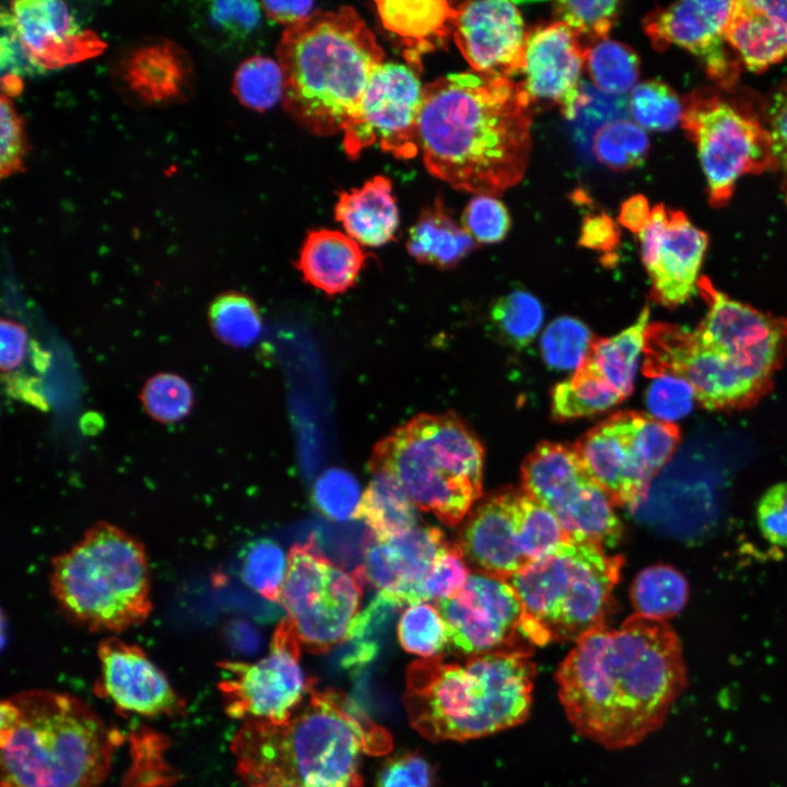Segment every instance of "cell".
Returning a JSON list of instances; mask_svg holds the SVG:
<instances>
[{
    "mask_svg": "<svg viewBox=\"0 0 787 787\" xmlns=\"http://www.w3.org/2000/svg\"><path fill=\"white\" fill-rule=\"evenodd\" d=\"M576 732L609 750L633 747L665 723L688 685L680 639L665 621L635 613L619 630L576 641L555 673Z\"/></svg>",
    "mask_w": 787,
    "mask_h": 787,
    "instance_id": "obj_1",
    "label": "cell"
},
{
    "mask_svg": "<svg viewBox=\"0 0 787 787\" xmlns=\"http://www.w3.org/2000/svg\"><path fill=\"white\" fill-rule=\"evenodd\" d=\"M520 82L474 72L423 86L418 143L426 169L461 191L497 196L524 177L531 106Z\"/></svg>",
    "mask_w": 787,
    "mask_h": 787,
    "instance_id": "obj_2",
    "label": "cell"
},
{
    "mask_svg": "<svg viewBox=\"0 0 787 787\" xmlns=\"http://www.w3.org/2000/svg\"><path fill=\"white\" fill-rule=\"evenodd\" d=\"M231 749L244 787H362V752L392 749L390 733L346 694L312 690L282 724L246 720Z\"/></svg>",
    "mask_w": 787,
    "mask_h": 787,
    "instance_id": "obj_3",
    "label": "cell"
},
{
    "mask_svg": "<svg viewBox=\"0 0 787 787\" xmlns=\"http://www.w3.org/2000/svg\"><path fill=\"white\" fill-rule=\"evenodd\" d=\"M524 647L469 657L465 665L441 656L413 661L403 705L411 726L430 741H467L524 723L537 674Z\"/></svg>",
    "mask_w": 787,
    "mask_h": 787,
    "instance_id": "obj_4",
    "label": "cell"
},
{
    "mask_svg": "<svg viewBox=\"0 0 787 787\" xmlns=\"http://www.w3.org/2000/svg\"><path fill=\"white\" fill-rule=\"evenodd\" d=\"M1 787H102L121 736L87 704L46 690L0 707Z\"/></svg>",
    "mask_w": 787,
    "mask_h": 787,
    "instance_id": "obj_5",
    "label": "cell"
},
{
    "mask_svg": "<svg viewBox=\"0 0 787 787\" xmlns=\"http://www.w3.org/2000/svg\"><path fill=\"white\" fill-rule=\"evenodd\" d=\"M277 56L285 111L306 131L327 137L343 130L385 51L356 11L341 7L287 26Z\"/></svg>",
    "mask_w": 787,
    "mask_h": 787,
    "instance_id": "obj_6",
    "label": "cell"
},
{
    "mask_svg": "<svg viewBox=\"0 0 787 787\" xmlns=\"http://www.w3.org/2000/svg\"><path fill=\"white\" fill-rule=\"evenodd\" d=\"M49 585L62 615L92 633L139 626L153 610L143 543L107 521L91 526L52 559Z\"/></svg>",
    "mask_w": 787,
    "mask_h": 787,
    "instance_id": "obj_7",
    "label": "cell"
},
{
    "mask_svg": "<svg viewBox=\"0 0 787 787\" xmlns=\"http://www.w3.org/2000/svg\"><path fill=\"white\" fill-rule=\"evenodd\" d=\"M483 459L480 441L455 412L421 413L376 444L368 469L390 473L419 509L455 526L482 495Z\"/></svg>",
    "mask_w": 787,
    "mask_h": 787,
    "instance_id": "obj_8",
    "label": "cell"
},
{
    "mask_svg": "<svg viewBox=\"0 0 787 787\" xmlns=\"http://www.w3.org/2000/svg\"><path fill=\"white\" fill-rule=\"evenodd\" d=\"M623 563L598 543L568 539L525 566L507 579L521 603L520 634L542 646L606 626Z\"/></svg>",
    "mask_w": 787,
    "mask_h": 787,
    "instance_id": "obj_9",
    "label": "cell"
},
{
    "mask_svg": "<svg viewBox=\"0 0 787 787\" xmlns=\"http://www.w3.org/2000/svg\"><path fill=\"white\" fill-rule=\"evenodd\" d=\"M680 442L673 423L649 414L619 411L587 431L574 444L595 480L614 506L634 513Z\"/></svg>",
    "mask_w": 787,
    "mask_h": 787,
    "instance_id": "obj_10",
    "label": "cell"
},
{
    "mask_svg": "<svg viewBox=\"0 0 787 787\" xmlns=\"http://www.w3.org/2000/svg\"><path fill=\"white\" fill-rule=\"evenodd\" d=\"M467 516L459 542L465 557L479 572L506 580L568 538L556 517L521 488L480 498Z\"/></svg>",
    "mask_w": 787,
    "mask_h": 787,
    "instance_id": "obj_11",
    "label": "cell"
},
{
    "mask_svg": "<svg viewBox=\"0 0 787 787\" xmlns=\"http://www.w3.org/2000/svg\"><path fill=\"white\" fill-rule=\"evenodd\" d=\"M682 101L681 125L696 145L708 201L724 207L739 178L773 168L770 132L754 114L714 90H694Z\"/></svg>",
    "mask_w": 787,
    "mask_h": 787,
    "instance_id": "obj_12",
    "label": "cell"
},
{
    "mask_svg": "<svg viewBox=\"0 0 787 787\" xmlns=\"http://www.w3.org/2000/svg\"><path fill=\"white\" fill-rule=\"evenodd\" d=\"M365 583L361 567L350 573L334 565L314 536L294 544L279 602L301 646L322 654L351 641Z\"/></svg>",
    "mask_w": 787,
    "mask_h": 787,
    "instance_id": "obj_13",
    "label": "cell"
},
{
    "mask_svg": "<svg viewBox=\"0 0 787 787\" xmlns=\"http://www.w3.org/2000/svg\"><path fill=\"white\" fill-rule=\"evenodd\" d=\"M521 489L549 509L576 541L615 547L622 524L574 445L541 442L525 458Z\"/></svg>",
    "mask_w": 787,
    "mask_h": 787,
    "instance_id": "obj_14",
    "label": "cell"
},
{
    "mask_svg": "<svg viewBox=\"0 0 787 787\" xmlns=\"http://www.w3.org/2000/svg\"><path fill=\"white\" fill-rule=\"evenodd\" d=\"M643 353L646 377L674 375L686 379L696 402L708 410L749 407L770 389V383L704 345L694 330L676 325L649 324Z\"/></svg>",
    "mask_w": 787,
    "mask_h": 787,
    "instance_id": "obj_15",
    "label": "cell"
},
{
    "mask_svg": "<svg viewBox=\"0 0 787 787\" xmlns=\"http://www.w3.org/2000/svg\"><path fill=\"white\" fill-rule=\"evenodd\" d=\"M301 648L294 626L286 619L274 631L265 658L256 662H220L219 689L226 714L245 721L289 720L314 690L315 679L307 677L299 663Z\"/></svg>",
    "mask_w": 787,
    "mask_h": 787,
    "instance_id": "obj_16",
    "label": "cell"
},
{
    "mask_svg": "<svg viewBox=\"0 0 787 787\" xmlns=\"http://www.w3.org/2000/svg\"><path fill=\"white\" fill-rule=\"evenodd\" d=\"M414 68L383 62L343 127V148L351 158L374 144L397 158L419 150L418 121L423 87Z\"/></svg>",
    "mask_w": 787,
    "mask_h": 787,
    "instance_id": "obj_17",
    "label": "cell"
},
{
    "mask_svg": "<svg viewBox=\"0 0 787 787\" xmlns=\"http://www.w3.org/2000/svg\"><path fill=\"white\" fill-rule=\"evenodd\" d=\"M698 289L708 312L694 330L697 339L756 378L771 384L787 355V318L764 314L715 290L706 279Z\"/></svg>",
    "mask_w": 787,
    "mask_h": 787,
    "instance_id": "obj_18",
    "label": "cell"
},
{
    "mask_svg": "<svg viewBox=\"0 0 787 787\" xmlns=\"http://www.w3.org/2000/svg\"><path fill=\"white\" fill-rule=\"evenodd\" d=\"M436 607L450 646L461 654L472 657L517 648L522 609L508 580L481 572L470 574L456 596L436 601Z\"/></svg>",
    "mask_w": 787,
    "mask_h": 787,
    "instance_id": "obj_19",
    "label": "cell"
},
{
    "mask_svg": "<svg viewBox=\"0 0 787 787\" xmlns=\"http://www.w3.org/2000/svg\"><path fill=\"white\" fill-rule=\"evenodd\" d=\"M642 261L655 302L676 307L693 297L708 245L707 235L678 210L659 203L638 234Z\"/></svg>",
    "mask_w": 787,
    "mask_h": 787,
    "instance_id": "obj_20",
    "label": "cell"
},
{
    "mask_svg": "<svg viewBox=\"0 0 787 787\" xmlns=\"http://www.w3.org/2000/svg\"><path fill=\"white\" fill-rule=\"evenodd\" d=\"M731 7L732 1H679L650 11L643 26L655 49L674 45L688 50L710 79L729 90L740 72V60L725 36Z\"/></svg>",
    "mask_w": 787,
    "mask_h": 787,
    "instance_id": "obj_21",
    "label": "cell"
},
{
    "mask_svg": "<svg viewBox=\"0 0 787 787\" xmlns=\"http://www.w3.org/2000/svg\"><path fill=\"white\" fill-rule=\"evenodd\" d=\"M115 90L132 107L179 104L195 92L196 77L188 54L164 37H144L117 50L109 62Z\"/></svg>",
    "mask_w": 787,
    "mask_h": 787,
    "instance_id": "obj_22",
    "label": "cell"
},
{
    "mask_svg": "<svg viewBox=\"0 0 787 787\" xmlns=\"http://www.w3.org/2000/svg\"><path fill=\"white\" fill-rule=\"evenodd\" d=\"M589 47L564 22L554 21L527 33L524 80L530 103L557 105L573 119L583 105L579 87Z\"/></svg>",
    "mask_w": 787,
    "mask_h": 787,
    "instance_id": "obj_23",
    "label": "cell"
},
{
    "mask_svg": "<svg viewBox=\"0 0 787 787\" xmlns=\"http://www.w3.org/2000/svg\"><path fill=\"white\" fill-rule=\"evenodd\" d=\"M453 36L477 73L509 78L522 72L527 32L513 2L481 0L455 5Z\"/></svg>",
    "mask_w": 787,
    "mask_h": 787,
    "instance_id": "obj_24",
    "label": "cell"
},
{
    "mask_svg": "<svg viewBox=\"0 0 787 787\" xmlns=\"http://www.w3.org/2000/svg\"><path fill=\"white\" fill-rule=\"evenodd\" d=\"M95 692L117 708L145 717L176 715L184 702L164 672L134 644L108 636L97 646Z\"/></svg>",
    "mask_w": 787,
    "mask_h": 787,
    "instance_id": "obj_25",
    "label": "cell"
},
{
    "mask_svg": "<svg viewBox=\"0 0 787 787\" xmlns=\"http://www.w3.org/2000/svg\"><path fill=\"white\" fill-rule=\"evenodd\" d=\"M1 24L15 34L38 71L94 56L103 43L77 24L69 7L59 0H19L2 10Z\"/></svg>",
    "mask_w": 787,
    "mask_h": 787,
    "instance_id": "obj_26",
    "label": "cell"
},
{
    "mask_svg": "<svg viewBox=\"0 0 787 787\" xmlns=\"http://www.w3.org/2000/svg\"><path fill=\"white\" fill-rule=\"evenodd\" d=\"M725 36L739 60L760 72L787 57V0H737Z\"/></svg>",
    "mask_w": 787,
    "mask_h": 787,
    "instance_id": "obj_27",
    "label": "cell"
},
{
    "mask_svg": "<svg viewBox=\"0 0 787 787\" xmlns=\"http://www.w3.org/2000/svg\"><path fill=\"white\" fill-rule=\"evenodd\" d=\"M384 27L399 38L403 56L416 71L426 52L447 44L454 32L455 4L445 0L376 1Z\"/></svg>",
    "mask_w": 787,
    "mask_h": 787,
    "instance_id": "obj_28",
    "label": "cell"
},
{
    "mask_svg": "<svg viewBox=\"0 0 787 787\" xmlns=\"http://www.w3.org/2000/svg\"><path fill=\"white\" fill-rule=\"evenodd\" d=\"M365 260L366 254L350 236L322 228L307 234L296 268L307 283L333 296L355 284Z\"/></svg>",
    "mask_w": 787,
    "mask_h": 787,
    "instance_id": "obj_29",
    "label": "cell"
},
{
    "mask_svg": "<svg viewBox=\"0 0 787 787\" xmlns=\"http://www.w3.org/2000/svg\"><path fill=\"white\" fill-rule=\"evenodd\" d=\"M387 177L375 176L363 187L339 195L334 215L348 236L368 247H379L393 239L399 213Z\"/></svg>",
    "mask_w": 787,
    "mask_h": 787,
    "instance_id": "obj_30",
    "label": "cell"
},
{
    "mask_svg": "<svg viewBox=\"0 0 787 787\" xmlns=\"http://www.w3.org/2000/svg\"><path fill=\"white\" fill-rule=\"evenodd\" d=\"M409 254L420 263L449 269L477 248L478 243L445 210L437 199L423 209L409 230Z\"/></svg>",
    "mask_w": 787,
    "mask_h": 787,
    "instance_id": "obj_31",
    "label": "cell"
},
{
    "mask_svg": "<svg viewBox=\"0 0 787 787\" xmlns=\"http://www.w3.org/2000/svg\"><path fill=\"white\" fill-rule=\"evenodd\" d=\"M373 478L362 494L355 519L363 520L376 540L388 541L418 526L416 506L390 473L372 472Z\"/></svg>",
    "mask_w": 787,
    "mask_h": 787,
    "instance_id": "obj_32",
    "label": "cell"
},
{
    "mask_svg": "<svg viewBox=\"0 0 787 787\" xmlns=\"http://www.w3.org/2000/svg\"><path fill=\"white\" fill-rule=\"evenodd\" d=\"M649 308L645 307L635 322L611 338L596 337L585 357L597 373L624 399L634 389L638 357L649 326Z\"/></svg>",
    "mask_w": 787,
    "mask_h": 787,
    "instance_id": "obj_33",
    "label": "cell"
},
{
    "mask_svg": "<svg viewBox=\"0 0 787 787\" xmlns=\"http://www.w3.org/2000/svg\"><path fill=\"white\" fill-rule=\"evenodd\" d=\"M623 400L585 359L571 378L552 388L551 415L556 421L596 415Z\"/></svg>",
    "mask_w": 787,
    "mask_h": 787,
    "instance_id": "obj_34",
    "label": "cell"
},
{
    "mask_svg": "<svg viewBox=\"0 0 787 787\" xmlns=\"http://www.w3.org/2000/svg\"><path fill=\"white\" fill-rule=\"evenodd\" d=\"M689 585L672 566L658 564L645 567L634 578L630 598L636 613L666 620L680 613L686 604Z\"/></svg>",
    "mask_w": 787,
    "mask_h": 787,
    "instance_id": "obj_35",
    "label": "cell"
},
{
    "mask_svg": "<svg viewBox=\"0 0 787 787\" xmlns=\"http://www.w3.org/2000/svg\"><path fill=\"white\" fill-rule=\"evenodd\" d=\"M208 322L215 338L232 348L251 345L262 329L257 304L238 291L222 292L211 301Z\"/></svg>",
    "mask_w": 787,
    "mask_h": 787,
    "instance_id": "obj_36",
    "label": "cell"
},
{
    "mask_svg": "<svg viewBox=\"0 0 787 787\" xmlns=\"http://www.w3.org/2000/svg\"><path fill=\"white\" fill-rule=\"evenodd\" d=\"M543 317L539 299L525 290H514L501 296L490 310L492 327L500 339L517 350L532 342Z\"/></svg>",
    "mask_w": 787,
    "mask_h": 787,
    "instance_id": "obj_37",
    "label": "cell"
},
{
    "mask_svg": "<svg viewBox=\"0 0 787 787\" xmlns=\"http://www.w3.org/2000/svg\"><path fill=\"white\" fill-rule=\"evenodd\" d=\"M586 69L596 87L608 94L632 91L639 77V59L629 46L603 39L589 48Z\"/></svg>",
    "mask_w": 787,
    "mask_h": 787,
    "instance_id": "obj_38",
    "label": "cell"
},
{
    "mask_svg": "<svg viewBox=\"0 0 787 787\" xmlns=\"http://www.w3.org/2000/svg\"><path fill=\"white\" fill-rule=\"evenodd\" d=\"M233 92L246 107L265 111L283 98L284 81L281 66L265 56H252L236 69Z\"/></svg>",
    "mask_w": 787,
    "mask_h": 787,
    "instance_id": "obj_39",
    "label": "cell"
},
{
    "mask_svg": "<svg viewBox=\"0 0 787 787\" xmlns=\"http://www.w3.org/2000/svg\"><path fill=\"white\" fill-rule=\"evenodd\" d=\"M597 160L613 171L638 166L646 157L649 140L643 128L627 119L606 122L594 136Z\"/></svg>",
    "mask_w": 787,
    "mask_h": 787,
    "instance_id": "obj_40",
    "label": "cell"
},
{
    "mask_svg": "<svg viewBox=\"0 0 787 787\" xmlns=\"http://www.w3.org/2000/svg\"><path fill=\"white\" fill-rule=\"evenodd\" d=\"M287 571L282 548L266 538L248 543L242 551L240 577L267 600L279 602Z\"/></svg>",
    "mask_w": 787,
    "mask_h": 787,
    "instance_id": "obj_41",
    "label": "cell"
},
{
    "mask_svg": "<svg viewBox=\"0 0 787 787\" xmlns=\"http://www.w3.org/2000/svg\"><path fill=\"white\" fill-rule=\"evenodd\" d=\"M402 648L422 658L441 656L449 644L447 626L436 606L420 602L408 606L398 622Z\"/></svg>",
    "mask_w": 787,
    "mask_h": 787,
    "instance_id": "obj_42",
    "label": "cell"
},
{
    "mask_svg": "<svg viewBox=\"0 0 787 787\" xmlns=\"http://www.w3.org/2000/svg\"><path fill=\"white\" fill-rule=\"evenodd\" d=\"M596 336L579 319L555 318L543 331L540 342L544 363L552 369H576L587 356Z\"/></svg>",
    "mask_w": 787,
    "mask_h": 787,
    "instance_id": "obj_43",
    "label": "cell"
},
{
    "mask_svg": "<svg viewBox=\"0 0 787 787\" xmlns=\"http://www.w3.org/2000/svg\"><path fill=\"white\" fill-rule=\"evenodd\" d=\"M629 109L644 130L669 131L681 122L683 101L665 82L648 80L631 91Z\"/></svg>",
    "mask_w": 787,
    "mask_h": 787,
    "instance_id": "obj_44",
    "label": "cell"
},
{
    "mask_svg": "<svg viewBox=\"0 0 787 787\" xmlns=\"http://www.w3.org/2000/svg\"><path fill=\"white\" fill-rule=\"evenodd\" d=\"M139 398L145 413L162 424L184 420L195 403L190 384L180 375L171 372H161L148 378Z\"/></svg>",
    "mask_w": 787,
    "mask_h": 787,
    "instance_id": "obj_45",
    "label": "cell"
},
{
    "mask_svg": "<svg viewBox=\"0 0 787 787\" xmlns=\"http://www.w3.org/2000/svg\"><path fill=\"white\" fill-rule=\"evenodd\" d=\"M261 3L247 0H216L202 10L204 30L221 43L240 44L255 34L261 22Z\"/></svg>",
    "mask_w": 787,
    "mask_h": 787,
    "instance_id": "obj_46",
    "label": "cell"
},
{
    "mask_svg": "<svg viewBox=\"0 0 787 787\" xmlns=\"http://www.w3.org/2000/svg\"><path fill=\"white\" fill-rule=\"evenodd\" d=\"M621 3L614 0L557 1L553 4L555 21L566 23L589 48L608 39Z\"/></svg>",
    "mask_w": 787,
    "mask_h": 787,
    "instance_id": "obj_47",
    "label": "cell"
},
{
    "mask_svg": "<svg viewBox=\"0 0 787 787\" xmlns=\"http://www.w3.org/2000/svg\"><path fill=\"white\" fill-rule=\"evenodd\" d=\"M357 480L340 468L326 470L315 482L313 501L315 507L333 521L355 518L361 502Z\"/></svg>",
    "mask_w": 787,
    "mask_h": 787,
    "instance_id": "obj_48",
    "label": "cell"
},
{
    "mask_svg": "<svg viewBox=\"0 0 787 787\" xmlns=\"http://www.w3.org/2000/svg\"><path fill=\"white\" fill-rule=\"evenodd\" d=\"M470 576L459 543L448 541L422 583L423 602L456 596Z\"/></svg>",
    "mask_w": 787,
    "mask_h": 787,
    "instance_id": "obj_49",
    "label": "cell"
},
{
    "mask_svg": "<svg viewBox=\"0 0 787 787\" xmlns=\"http://www.w3.org/2000/svg\"><path fill=\"white\" fill-rule=\"evenodd\" d=\"M696 401L691 384L679 376L662 375L653 378L646 391L649 415L672 423L686 416Z\"/></svg>",
    "mask_w": 787,
    "mask_h": 787,
    "instance_id": "obj_50",
    "label": "cell"
},
{
    "mask_svg": "<svg viewBox=\"0 0 787 787\" xmlns=\"http://www.w3.org/2000/svg\"><path fill=\"white\" fill-rule=\"evenodd\" d=\"M462 226L478 244H495L505 238L510 219L505 205L494 196L479 195L466 207Z\"/></svg>",
    "mask_w": 787,
    "mask_h": 787,
    "instance_id": "obj_51",
    "label": "cell"
},
{
    "mask_svg": "<svg viewBox=\"0 0 787 787\" xmlns=\"http://www.w3.org/2000/svg\"><path fill=\"white\" fill-rule=\"evenodd\" d=\"M434 770L416 752H407L389 759L377 776V787H432Z\"/></svg>",
    "mask_w": 787,
    "mask_h": 787,
    "instance_id": "obj_52",
    "label": "cell"
},
{
    "mask_svg": "<svg viewBox=\"0 0 787 787\" xmlns=\"http://www.w3.org/2000/svg\"><path fill=\"white\" fill-rule=\"evenodd\" d=\"M0 167L1 176H11L23 167L26 154L24 124L12 103L1 96Z\"/></svg>",
    "mask_w": 787,
    "mask_h": 787,
    "instance_id": "obj_53",
    "label": "cell"
},
{
    "mask_svg": "<svg viewBox=\"0 0 787 787\" xmlns=\"http://www.w3.org/2000/svg\"><path fill=\"white\" fill-rule=\"evenodd\" d=\"M756 520L768 542L787 548V482L774 484L762 495Z\"/></svg>",
    "mask_w": 787,
    "mask_h": 787,
    "instance_id": "obj_54",
    "label": "cell"
},
{
    "mask_svg": "<svg viewBox=\"0 0 787 787\" xmlns=\"http://www.w3.org/2000/svg\"><path fill=\"white\" fill-rule=\"evenodd\" d=\"M766 127L772 140L773 168L780 174V187L787 203V82L771 101Z\"/></svg>",
    "mask_w": 787,
    "mask_h": 787,
    "instance_id": "obj_55",
    "label": "cell"
},
{
    "mask_svg": "<svg viewBox=\"0 0 787 787\" xmlns=\"http://www.w3.org/2000/svg\"><path fill=\"white\" fill-rule=\"evenodd\" d=\"M0 331L2 376L15 374L26 359L28 332L22 324L4 317L0 321Z\"/></svg>",
    "mask_w": 787,
    "mask_h": 787,
    "instance_id": "obj_56",
    "label": "cell"
},
{
    "mask_svg": "<svg viewBox=\"0 0 787 787\" xmlns=\"http://www.w3.org/2000/svg\"><path fill=\"white\" fill-rule=\"evenodd\" d=\"M621 240V232L615 222L604 212L587 215L582 224L578 245L612 252Z\"/></svg>",
    "mask_w": 787,
    "mask_h": 787,
    "instance_id": "obj_57",
    "label": "cell"
},
{
    "mask_svg": "<svg viewBox=\"0 0 787 787\" xmlns=\"http://www.w3.org/2000/svg\"><path fill=\"white\" fill-rule=\"evenodd\" d=\"M262 11L271 21L292 26L318 12L313 1H263Z\"/></svg>",
    "mask_w": 787,
    "mask_h": 787,
    "instance_id": "obj_58",
    "label": "cell"
},
{
    "mask_svg": "<svg viewBox=\"0 0 787 787\" xmlns=\"http://www.w3.org/2000/svg\"><path fill=\"white\" fill-rule=\"evenodd\" d=\"M651 209L647 199L642 195H636L622 203L618 219L621 225L639 234L647 225Z\"/></svg>",
    "mask_w": 787,
    "mask_h": 787,
    "instance_id": "obj_59",
    "label": "cell"
},
{
    "mask_svg": "<svg viewBox=\"0 0 787 787\" xmlns=\"http://www.w3.org/2000/svg\"><path fill=\"white\" fill-rule=\"evenodd\" d=\"M2 381L4 383L10 396L31 403L39 409L47 408V401L39 391L36 379L7 375L2 376Z\"/></svg>",
    "mask_w": 787,
    "mask_h": 787,
    "instance_id": "obj_60",
    "label": "cell"
}]
</instances>
